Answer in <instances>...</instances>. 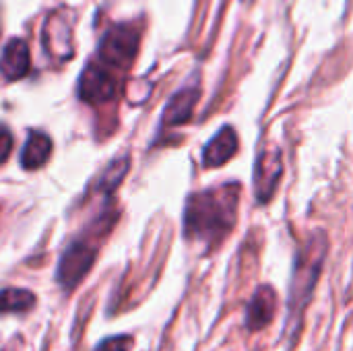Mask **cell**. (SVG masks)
Segmentation results:
<instances>
[{
	"mask_svg": "<svg viewBox=\"0 0 353 351\" xmlns=\"http://www.w3.org/2000/svg\"><path fill=\"white\" fill-rule=\"evenodd\" d=\"M132 348V337L128 335H116V337H108L103 339L95 351H128Z\"/></svg>",
	"mask_w": 353,
	"mask_h": 351,
	"instance_id": "14",
	"label": "cell"
},
{
	"mask_svg": "<svg viewBox=\"0 0 353 351\" xmlns=\"http://www.w3.org/2000/svg\"><path fill=\"white\" fill-rule=\"evenodd\" d=\"M196 101H199V89H182V91H178L170 99L168 108L163 110V124L178 126V124L188 122L194 108H196Z\"/></svg>",
	"mask_w": 353,
	"mask_h": 351,
	"instance_id": "10",
	"label": "cell"
},
{
	"mask_svg": "<svg viewBox=\"0 0 353 351\" xmlns=\"http://www.w3.org/2000/svg\"><path fill=\"white\" fill-rule=\"evenodd\" d=\"M35 304V296L27 290H2L0 292V314L25 312Z\"/></svg>",
	"mask_w": 353,
	"mask_h": 351,
	"instance_id": "12",
	"label": "cell"
},
{
	"mask_svg": "<svg viewBox=\"0 0 353 351\" xmlns=\"http://www.w3.org/2000/svg\"><path fill=\"white\" fill-rule=\"evenodd\" d=\"M95 261V248L87 242L70 244L58 265V283L66 290H72L91 269Z\"/></svg>",
	"mask_w": 353,
	"mask_h": 351,
	"instance_id": "4",
	"label": "cell"
},
{
	"mask_svg": "<svg viewBox=\"0 0 353 351\" xmlns=\"http://www.w3.org/2000/svg\"><path fill=\"white\" fill-rule=\"evenodd\" d=\"M79 85V95L87 103H105L116 95V79L103 66H87Z\"/></svg>",
	"mask_w": 353,
	"mask_h": 351,
	"instance_id": "5",
	"label": "cell"
},
{
	"mask_svg": "<svg viewBox=\"0 0 353 351\" xmlns=\"http://www.w3.org/2000/svg\"><path fill=\"white\" fill-rule=\"evenodd\" d=\"M139 52V33L128 25L114 27L99 43V58L116 68H128Z\"/></svg>",
	"mask_w": 353,
	"mask_h": 351,
	"instance_id": "3",
	"label": "cell"
},
{
	"mask_svg": "<svg viewBox=\"0 0 353 351\" xmlns=\"http://www.w3.org/2000/svg\"><path fill=\"white\" fill-rule=\"evenodd\" d=\"M50 151H52V141L50 137L41 134V132H33L27 143H25V149L21 153V163L23 168L27 170H37L41 168L48 157H50Z\"/></svg>",
	"mask_w": 353,
	"mask_h": 351,
	"instance_id": "11",
	"label": "cell"
},
{
	"mask_svg": "<svg viewBox=\"0 0 353 351\" xmlns=\"http://www.w3.org/2000/svg\"><path fill=\"white\" fill-rule=\"evenodd\" d=\"M29 68H31L29 46L19 37L10 39L0 56V72L8 81H17V79H23L29 72Z\"/></svg>",
	"mask_w": 353,
	"mask_h": 351,
	"instance_id": "8",
	"label": "cell"
},
{
	"mask_svg": "<svg viewBox=\"0 0 353 351\" xmlns=\"http://www.w3.org/2000/svg\"><path fill=\"white\" fill-rule=\"evenodd\" d=\"M126 170H128V161H126V159H120V161L112 163V166H110V170H108V174H105V176H103V180H101V188L112 190V188H114L122 178H124Z\"/></svg>",
	"mask_w": 353,
	"mask_h": 351,
	"instance_id": "13",
	"label": "cell"
},
{
	"mask_svg": "<svg viewBox=\"0 0 353 351\" xmlns=\"http://www.w3.org/2000/svg\"><path fill=\"white\" fill-rule=\"evenodd\" d=\"M10 151H12V134L6 126L0 124V163L8 159Z\"/></svg>",
	"mask_w": 353,
	"mask_h": 351,
	"instance_id": "15",
	"label": "cell"
},
{
	"mask_svg": "<svg viewBox=\"0 0 353 351\" xmlns=\"http://www.w3.org/2000/svg\"><path fill=\"white\" fill-rule=\"evenodd\" d=\"M240 186L225 184L196 192L188 199L184 211V234L190 240L219 244L234 228L238 215Z\"/></svg>",
	"mask_w": 353,
	"mask_h": 351,
	"instance_id": "1",
	"label": "cell"
},
{
	"mask_svg": "<svg viewBox=\"0 0 353 351\" xmlns=\"http://www.w3.org/2000/svg\"><path fill=\"white\" fill-rule=\"evenodd\" d=\"M281 172H283V163H281L279 151L269 149L259 157L256 170H254V188H256V199L261 203H267L275 194Z\"/></svg>",
	"mask_w": 353,
	"mask_h": 351,
	"instance_id": "6",
	"label": "cell"
},
{
	"mask_svg": "<svg viewBox=\"0 0 353 351\" xmlns=\"http://www.w3.org/2000/svg\"><path fill=\"white\" fill-rule=\"evenodd\" d=\"M327 236L314 234L312 238L306 240V244L300 248L294 265V275H292V285H290V310L292 317L298 321L314 292V285L319 281L325 257H327ZM294 321V323H296ZM298 329V323L294 325Z\"/></svg>",
	"mask_w": 353,
	"mask_h": 351,
	"instance_id": "2",
	"label": "cell"
},
{
	"mask_svg": "<svg viewBox=\"0 0 353 351\" xmlns=\"http://www.w3.org/2000/svg\"><path fill=\"white\" fill-rule=\"evenodd\" d=\"M275 312H277V294H275V290L269 288V285H261L254 292V296L250 298V302H248L246 317H244L246 329L248 331L265 329L275 319Z\"/></svg>",
	"mask_w": 353,
	"mask_h": 351,
	"instance_id": "7",
	"label": "cell"
},
{
	"mask_svg": "<svg viewBox=\"0 0 353 351\" xmlns=\"http://www.w3.org/2000/svg\"><path fill=\"white\" fill-rule=\"evenodd\" d=\"M238 151V137L232 126L221 128L205 147L203 151V163L207 168H217L228 163Z\"/></svg>",
	"mask_w": 353,
	"mask_h": 351,
	"instance_id": "9",
	"label": "cell"
}]
</instances>
